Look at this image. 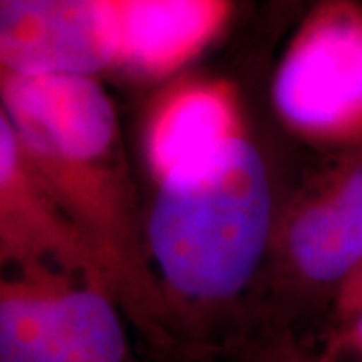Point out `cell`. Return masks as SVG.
<instances>
[{
    "label": "cell",
    "mask_w": 362,
    "mask_h": 362,
    "mask_svg": "<svg viewBox=\"0 0 362 362\" xmlns=\"http://www.w3.org/2000/svg\"><path fill=\"white\" fill-rule=\"evenodd\" d=\"M292 2H300V0H292Z\"/></svg>",
    "instance_id": "13"
},
{
    "label": "cell",
    "mask_w": 362,
    "mask_h": 362,
    "mask_svg": "<svg viewBox=\"0 0 362 362\" xmlns=\"http://www.w3.org/2000/svg\"><path fill=\"white\" fill-rule=\"evenodd\" d=\"M0 101L40 189L99 264L127 318L169 342L171 310L147 256L117 107L99 77L0 69Z\"/></svg>",
    "instance_id": "1"
},
{
    "label": "cell",
    "mask_w": 362,
    "mask_h": 362,
    "mask_svg": "<svg viewBox=\"0 0 362 362\" xmlns=\"http://www.w3.org/2000/svg\"><path fill=\"white\" fill-rule=\"evenodd\" d=\"M246 137L244 103L232 81L180 78L149 107L143 157L156 187L171 185L211 171Z\"/></svg>",
    "instance_id": "6"
},
{
    "label": "cell",
    "mask_w": 362,
    "mask_h": 362,
    "mask_svg": "<svg viewBox=\"0 0 362 362\" xmlns=\"http://www.w3.org/2000/svg\"><path fill=\"white\" fill-rule=\"evenodd\" d=\"M0 246L30 258L87 272L107 284L99 264L52 207L28 165L4 103L0 101ZM109 286V284H107Z\"/></svg>",
    "instance_id": "9"
},
{
    "label": "cell",
    "mask_w": 362,
    "mask_h": 362,
    "mask_svg": "<svg viewBox=\"0 0 362 362\" xmlns=\"http://www.w3.org/2000/svg\"><path fill=\"white\" fill-rule=\"evenodd\" d=\"M252 362H322L318 354L306 352L290 340L272 342L252 356Z\"/></svg>",
    "instance_id": "11"
},
{
    "label": "cell",
    "mask_w": 362,
    "mask_h": 362,
    "mask_svg": "<svg viewBox=\"0 0 362 362\" xmlns=\"http://www.w3.org/2000/svg\"><path fill=\"white\" fill-rule=\"evenodd\" d=\"M115 66L105 0H0V69L99 77Z\"/></svg>",
    "instance_id": "7"
},
{
    "label": "cell",
    "mask_w": 362,
    "mask_h": 362,
    "mask_svg": "<svg viewBox=\"0 0 362 362\" xmlns=\"http://www.w3.org/2000/svg\"><path fill=\"white\" fill-rule=\"evenodd\" d=\"M274 244L298 284L337 296L362 266V145L340 151L298 195Z\"/></svg>",
    "instance_id": "5"
},
{
    "label": "cell",
    "mask_w": 362,
    "mask_h": 362,
    "mask_svg": "<svg viewBox=\"0 0 362 362\" xmlns=\"http://www.w3.org/2000/svg\"><path fill=\"white\" fill-rule=\"evenodd\" d=\"M127 320L99 278L0 246V362H135Z\"/></svg>",
    "instance_id": "3"
},
{
    "label": "cell",
    "mask_w": 362,
    "mask_h": 362,
    "mask_svg": "<svg viewBox=\"0 0 362 362\" xmlns=\"http://www.w3.org/2000/svg\"><path fill=\"white\" fill-rule=\"evenodd\" d=\"M318 356L322 362H362V310L340 320L334 337Z\"/></svg>",
    "instance_id": "10"
},
{
    "label": "cell",
    "mask_w": 362,
    "mask_h": 362,
    "mask_svg": "<svg viewBox=\"0 0 362 362\" xmlns=\"http://www.w3.org/2000/svg\"><path fill=\"white\" fill-rule=\"evenodd\" d=\"M276 226L270 173L250 137L204 175L156 187L145 246L171 314L240 296L274 246Z\"/></svg>",
    "instance_id": "2"
},
{
    "label": "cell",
    "mask_w": 362,
    "mask_h": 362,
    "mask_svg": "<svg viewBox=\"0 0 362 362\" xmlns=\"http://www.w3.org/2000/svg\"><path fill=\"white\" fill-rule=\"evenodd\" d=\"M272 105L298 139L362 145V0H316L278 61Z\"/></svg>",
    "instance_id": "4"
},
{
    "label": "cell",
    "mask_w": 362,
    "mask_h": 362,
    "mask_svg": "<svg viewBox=\"0 0 362 362\" xmlns=\"http://www.w3.org/2000/svg\"><path fill=\"white\" fill-rule=\"evenodd\" d=\"M334 308H337L338 322L362 310V266L349 282L338 290V294L334 296Z\"/></svg>",
    "instance_id": "12"
},
{
    "label": "cell",
    "mask_w": 362,
    "mask_h": 362,
    "mask_svg": "<svg viewBox=\"0 0 362 362\" xmlns=\"http://www.w3.org/2000/svg\"><path fill=\"white\" fill-rule=\"evenodd\" d=\"M115 66L143 81L175 77L220 39L232 0H105Z\"/></svg>",
    "instance_id": "8"
}]
</instances>
